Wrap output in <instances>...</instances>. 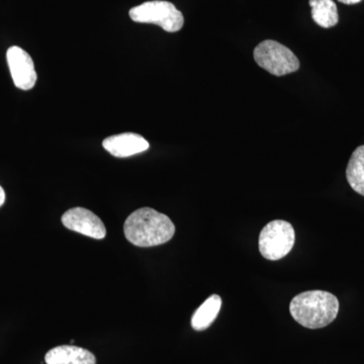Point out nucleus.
I'll return each mask as SVG.
<instances>
[{
    "label": "nucleus",
    "mask_w": 364,
    "mask_h": 364,
    "mask_svg": "<svg viewBox=\"0 0 364 364\" xmlns=\"http://www.w3.org/2000/svg\"><path fill=\"white\" fill-rule=\"evenodd\" d=\"M289 312L296 322L308 329H321L331 324L339 312L336 296L325 291H308L294 296Z\"/></svg>",
    "instance_id": "nucleus-2"
},
{
    "label": "nucleus",
    "mask_w": 364,
    "mask_h": 364,
    "mask_svg": "<svg viewBox=\"0 0 364 364\" xmlns=\"http://www.w3.org/2000/svg\"><path fill=\"white\" fill-rule=\"evenodd\" d=\"M341 4H347V6H352V4H359L361 0H338Z\"/></svg>",
    "instance_id": "nucleus-14"
},
{
    "label": "nucleus",
    "mask_w": 364,
    "mask_h": 364,
    "mask_svg": "<svg viewBox=\"0 0 364 364\" xmlns=\"http://www.w3.org/2000/svg\"><path fill=\"white\" fill-rule=\"evenodd\" d=\"M130 16L136 23H153L168 33L178 32L184 25L181 11L171 2L163 0L148 1L133 7Z\"/></svg>",
    "instance_id": "nucleus-4"
},
{
    "label": "nucleus",
    "mask_w": 364,
    "mask_h": 364,
    "mask_svg": "<svg viewBox=\"0 0 364 364\" xmlns=\"http://www.w3.org/2000/svg\"><path fill=\"white\" fill-rule=\"evenodd\" d=\"M6 59L14 85L23 90H32L38 78L32 57L18 46H13L7 50Z\"/></svg>",
    "instance_id": "nucleus-6"
},
{
    "label": "nucleus",
    "mask_w": 364,
    "mask_h": 364,
    "mask_svg": "<svg viewBox=\"0 0 364 364\" xmlns=\"http://www.w3.org/2000/svg\"><path fill=\"white\" fill-rule=\"evenodd\" d=\"M346 179L355 193L364 196V145L352 153L347 165Z\"/></svg>",
    "instance_id": "nucleus-11"
},
{
    "label": "nucleus",
    "mask_w": 364,
    "mask_h": 364,
    "mask_svg": "<svg viewBox=\"0 0 364 364\" xmlns=\"http://www.w3.org/2000/svg\"><path fill=\"white\" fill-rule=\"evenodd\" d=\"M62 224L76 233L102 240L107 236V229L102 220L85 208H73L62 215Z\"/></svg>",
    "instance_id": "nucleus-7"
},
{
    "label": "nucleus",
    "mask_w": 364,
    "mask_h": 364,
    "mask_svg": "<svg viewBox=\"0 0 364 364\" xmlns=\"http://www.w3.org/2000/svg\"><path fill=\"white\" fill-rule=\"evenodd\" d=\"M102 146L112 156L126 158L149 149V143L142 136L135 133H124L109 136Z\"/></svg>",
    "instance_id": "nucleus-8"
},
{
    "label": "nucleus",
    "mask_w": 364,
    "mask_h": 364,
    "mask_svg": "<svg viewBox=\"0 0 364 364\" xmlns=\"http://www.w3.org/2000/svg\"><path fill=\"white\" fill-rule=\"evenodd\" d=\"M309 4L312 7L313 20L318 26L329 28L338 23V11L333 0H310Z\"/></svg>",
    "instance_id": "nucleus-12"
},
{
    "label": "nucleus",
    "mask_w": 364,
    "mask_h": 364,
    "mask_svg": "<svg viewBox=\"0 0 364 364\" xmlns=\"http://www.w3.org/2000/svg\"><path fill=\"white\" fill-rule=\"evenodd\" d=\"M296 233L291 223L274 220L263 228L258 246L261 255L267 260L277 261L286 257L294 248Z\"/></svg>",
    "instance_id": "nucleus-5"
},
{
    "label": "nucleus",
    "mask_w": 364,
    "mask_h": 364,
    "mask_svg": "<svg viewBox=\"0 0 364 364\" xmlns=\"http://www.w3.org/2000/svg\"><path fill=\"white\" fill-rule=\"evenodd\" d=\"M45 361L47 364H97L95 354L73 345L55 347L46 354Z\"/></svg>",
    "instance_id": "nucleus-9"
},
{
    "label": "nucleus",
    "mask_w": 364,
    "mask_h": 364,
    "mask_svg": "<svg viewBox=\"0 0 364 364\" xmlns=\"http://www.w3.org/2000/svg\"><path fill=\"white\" fill-rule=\"evenodd\" d=\"M124 233L133 245L153 247L171 240L176 234V226L168 215L154 208H141L127 218Z\"/></svg>",
    "instance_id": "nucleus-1"
},
{
    "label": "nucleus",
    "mask_w": 364,
    "mask_h": 364,
    "mask_svg": "<svg viewBox=\"0 0 364 364\" xmlns=\"http://www.w3.org/2000/svg\"><path fill=\"white\" fill-rule=\"evenodd\" d=\"M6 202V191L0 186V207Z\"/></svg>",
    "instance_id": "nucleus-13"
},
{
    "label": "nucleus",
    "mask_w": 364,
    "mask_h": 364,
    "mask_svg": "<svg viewBox=\"0 0 364 364\" xmlns=\"http://www.w3.org/2000/svg\"><path fill=\"white\" fill-rule=\"evenodd\" d=\"M257 65L275 76L294 73L299 68L298 57L277 41L265 40L256 46L253 52Z\"/></svg>",
    "instance_id": "nucleus-3"
},
{
    "label": "nucleus",
    "mask_w": 364,
    "mask_h": 364,
    "mask_svg": "<svg viewBox=\"0 0 364 364\" xmlns=\"http://www.w3.org/2000/svg\"><path fill=\"white\" fill-rule=\"evenodd\" d=\"M221 296L219 294L210 296L193 314V318H191V327L196 331L207 330L217 318L220 311H221Z\"/></svg>",
    "instance_id": "nucleus-10"
}]
</instances>
